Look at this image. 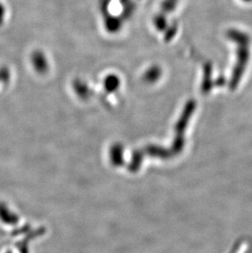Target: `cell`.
I'll list each match as a JSON object with an SVG mask.
<instances>
[{"label": "cell", "instance_id": "obj_5", "mask_svg": "<svg viewBox=\"0 0 252 253\" xmlns=\"http://www.w3.org/2000/svg\"><path fill=\"white\" fill-rule=\"evenodd\" d=\"M243 2H252V0H243Z\"/></svg>", "mask_w": 252, "mask_h": 253}, {"label": "cell", "instance_id": "obj_6", "mask_svg": "<svg viewBox=\"0 0 252 253\" xmlns=\"http://www.w3.org/2000/svg\"><path fill=\"white\" fill-rule=\"evenodd\" d=\"M11 253V252H8V253Z\"/></svg>", "mask_w": 252, "mask_h": 253}, {"label": "cell", "instance_id": "obj_3", "mask_svg": "<svg viewBox=\"0 0 252 253\" xmlns=\"http://www.w3.org/2000/svg\"><path fill=\"white\" fill-rule=\"evenodd\" d=\"M32 63L37 72L43 73L47 69V61L42 53H35L32 55Z\"/></svg>", "mask_w": 252, "mask_h": 253}, {"label": "cell", "instance_id": "obj_1", "mask_svg": "<svg viewBox=\"0 0 252 253\" xmlns=\"http://www.w3.org/2000/svg\"><path fill=\"white\" fill-rule=\"evenodd\" d=\"M227 37L237 46L235 66L233 67L229 82V88L232 90H235L240 84L250 61L251 37L248 33L238 29L228 30Z\"/></svg>", "mask_w": 252, "mask_h": 253}, {"label": "cell", "instance_id": "obj_4", "mask_svg": "<svg viewBox=\"0 0 252 253\" xmlns=\"http://www.w3.org/2000/svg\"><path fill=\"white\" fill-rule=\"evenodd\" d=\"M240 248V243H238V244H236L234 246H233V249H232V252L230 253H238V249Z\"/></svg>", "mask_w": 252, "mask_h": 253}, {"label": "cell", "instance_id": "obj_2", "mask_svg": "<svg viewBox=\"0 0 252 253\" xmlns=\"http://www.w3.org/2000/svg\"><path fill=\"white\" fill-rule=\"evenodd\" d=\"M0 221L10 226L17 225L19 222V216L17 213L3 202H0Z\"/></svg>", "mask_w": 252, "mask_h": 253}]
</instances>
